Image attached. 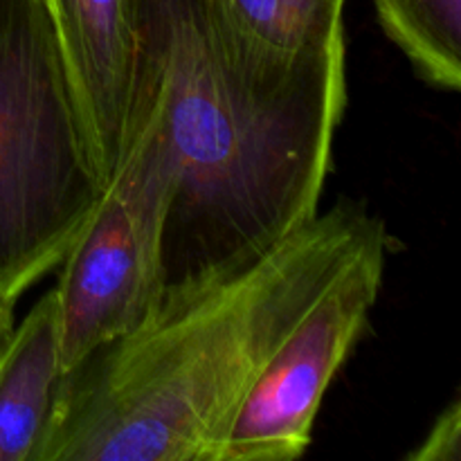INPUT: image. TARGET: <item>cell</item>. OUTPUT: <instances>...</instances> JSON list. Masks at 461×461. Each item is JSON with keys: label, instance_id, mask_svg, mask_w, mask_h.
<instances>
[{"label": "cell", "instance_id": "obj_10", "mask_svg": "<svg viewBox=\"0 0 461 461\" xmlns=\"http://www.w3.org/2000/svg\"><path fill=\"white\" fill-rule=\"evenodd\" d=\"M412 461H459L461 459V401L455 396L432 423L430 432L414 453Z\"/></svg>", "mask_w": 461, "mask_h": 461}, {"label": "cell", "instance_id": "obj_6", "mask_svg": "<svg viewBox=\"0 0 461 461\" xmlns=\"http://www.w3.org/2000/svg\"><path fill=\"white\" fill-rule=\"evenodd\" d=\"M95 171L106 187L144 126L147 0H48Z\"/></svg>", "mask_w": 461, "mask_h": 461}, {"label": "cell", "instance_id": "obj_11", "mask_svg": "<svg viewBox=\"0 0 461 461\" xmlns=\"http://www.w3.org/2000/svg\"><path fill=\"white\" fill-rule=\"evenodd\" d=\"M14 327H16V320H14V304L0 300V358H3V351L7 347L9 338H12Z\"/></svg>", "mask_w": 461, "mask_h": 461}, {"label": "cell", "instance_id": "obj_4", "mask_svg": "<svg viewBox=\"0 0 461 461\" xmlns=\"http://www.w3.org/2000/svg\"><path fill=\"white\" fill-rule=\"evenodd\" d=\"M149 115L68 248L54 286L63 374L93 351L133 331L165 288L162 241L174 192V160L151 79Z\"/></svg>", "mask_w": 461, "mask_h": 461}, {"label": "cell", "instance_id": "obj_9", "mask_svg": "<svg viewBox=\"0 0 461 461\" xmlns=\"http://www.w3.org/2000/svg\"><path fill=\"white\" fill-rule=\"evenodd\" d=\"M378 21L426 84L461 88V0H374Z\"/></svg>", "mask_w": 461, "mask_h": 461}, {"label": "cell", "instance_id": "obj_8", "mask_svg": "<svg viewBox=\"0 0 461 461\" xmlns=\"http://www.w3.org/2000/svg\"><path fill=\"white\" fill-rule=\"evenodd\" d=\"M63 378L59 300L41 297L0 358V461H41Z\"/></svg>", "mask_w": 461, "mask_h": 461}, {"label": "cell", "instance_id": "obj_7", "mask_svg": "<svg viewBox=\"0 0 461 461\" xmlns=\"http://www.w3.org/2000/svg\"><path fill=\"white\" fill-rule=\"evenodd\" d=\"M347 0H210L243 66L273 81L345 57Z\"/></svg>", "mask_w": 461, "mask_h": 461}, {"label": "cell", "instance_id": "obj_2", "mask_svg": "<svg viewBox=\"0 0 461 461\" xmlns=\"http://www.w3.org/2000/svg\"><path fill=\"white\" fill-rule=\"evenodd\" d=\"M147 77L174 160L165 286L318 214L347 106L345 57L273 81L243 66L210 0H147Z\"/></svg>", "mask_w": 461, "mask_h": 461}, {"label": "cell", "instance_id": "obj_1", "mask_svg": "<svg viewBox=\"0 0 461 461\" xmlns=\"http://www.w3.org/2000/svg\"><path fill=\"white\" fill-rule=\"evenodd\" d=\"M385 223L342 201L264 252L167 284L63 374L41 461H221L243 399L315 297Z\"/></svg>", "mask_w": 461, "mask_h": 461}, {"label": "cell", "instance_id": "obj_5", "mask_svg": "<svg viewBox=\"0 0 461 461\" xmlns=\"http://www.w3.org/2000/svg\"><path fill=\"white\" fill-rule=\"evenodd\" d=\"M390 237L365 248L304 311L243 399L221 461H293L306 453L329 385L369 329Z\"/></svg>", "mask_w": 461, "mask_h": 461}, {"label": "cell", "instance_id": "obj_3", "mask_svg": "<svg viewBox=\"0 0 461 461\" xmlns=\"http://www.w3.org/2000/svg\"><path fill=\"white\" fill-rule=\"evenodd\" d=\"M102 192L48 0H0V300L59 268Z\"/></svg>", "mask_w": 461, "mask_h": 461}]
</instances>
